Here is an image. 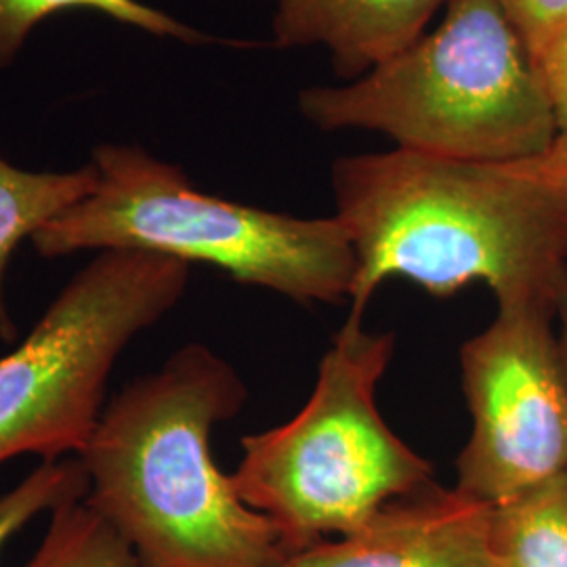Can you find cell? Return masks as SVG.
Masks as SVG:
<instances>
[{
	"instance_id": "obj_1",
	"label": "cell",
	"mask_w": 567,
	"mask_h": 567,
	"mask_svg": "<svg viewBox=\"0 0 567 567\" xmlns=\"http://www.w3.org/2000/svg\"><path fill=\"white\" fill-rule=\"evenodd\" d=\"M334 217L355 255L351 316L404 278L437 299L486 284L498 307L557 309L567 280V145L515 161L393 147L332 166Z\"/></svg>"
},
{
	"instance_id": "obj_2",
	"label": "cell",
	"mask_w": 567,
	"mask_h": 567,
	"mask_svg": "<svg viewBox=\"0 0 567 567\" xmlns=\"http://www.w3.org/2000/svg\"><path fill=\"white\" fill-rule=\"evenodd\" d=\"M240 374L189 343L121 389L79 454L86 503L140 567H280L276 526L248 507L210 452L213 429L246 402Z\"/></svg>"
},
{
	"instance_id": "obj_3",
	"label": "cell",
	"mask_w": 567,
	"mask_h": 567,
	"mask_svg": "<svg viewBox=\"0 0 567 567\" xmlns=\"http://www.w3.org/2000/svg\"><path fill=\"white\" fill-rule=\"evenodd\" d=\"M299 107L322 131L440 158L515 161L557 140L536 61L494 0H447L433 32L360 79L307 89Z\"/></svg>"
},
{
	"instance_id": "obj_4",
	"label": "cell",
	"mask_w": 567,
	"mask_h": 567,
	"mask_svg": "<svg viewBox=\"0 0 567 567\" xmlns=\"http://www.w3.org/2000/svg\"><path fill=\"white\" fill-rule=\"evenodd\" d=\"M95 189L30 243L47 259L133 248L206 264L295 303L349 299L355 255L332 217H295L206 194L179 166L135 145H100Z\"/></svg>"
},
{
	"instance_id": "obj_5",
	"label": "cell",
	"mask_w": 567,
	"mask_h": 567,
	"mask_svg": "<svg viewBox=\"0 0 567 567\" xmlns=\"http://www.w3.org/2000/svg\"><path fill=\"white\" fill-rule=\"evenodd\" d=\"M393 349V334L372 332L349 313L299 414L244 435L234 486L280 532L288 555L349 534L433 484L431 463L379 412L377 386Z\"/></svg>"
},
{
	"instance_id": "obj_6",
	"label": "cell",
	"mask_w": 567,
	"mask_h": 567,
	"mask_svg": "<svg viewBox=\"0 0 567 567\" xmlns=\"http://www.w3.org/2000/svg\"><path fill=\"white\" fill-rule=\"evenodd\" d=\"M192 265L158 252L100 250L0 355V465L23 454L79 456L102 416L122 351L182 301Z\"/></svg>"
},
{
	"instance_id": "obj_7",
	"label": "cell",
	"mask_w": 567,
	"mask_h": 567,
	"mask_svg": "<svg viewBox=\"0 0 567 567\" xmlns=\"http://www.w3.org/2000/svg\"><path fill=\"white\" fill-rule=\"evenodd\" d=\"M471 435L456 461V489L498 507L567 475V358L555 311L498 307L461 347Z\"/></svg>"
},
{
	"instance_id": "obj_8",
	"label": "cell",
	"mask_w": 567,
	"mask_h": 567,
	"mask_svg": "<svg viewBox=\"0 0 567 567\" xmlns=\"http://www.w3.org/2000/svg\"><path fill=\"white\" fill-rule=\"evenodd\" d=\"M280 567H496L492 507L431 484Z\"/></svg>"
},
{
	"instance_id": "obj_9",
	"label": "cell",
	"mask_w": 567,
	"mask_h": 567,
	"mask_svg": "<svg viewBox=\"0 0 567 567\" xmlns=\"http://www.w3.org/2000/svg\"><path fill=\"white\" fill-rule=\"evenodd\" d=\"M447 0H276L274 47H324L337 74L360 79L426 32Z\"/></svg>"
},
{
	"instance_id": "obj_10",
	"label": "cell",
	"mask_w": 567,
	"mask_h": 567,
	"mask_svg": "<svg viewBox=\"0 0 567 567\" xmlns=\"http://www.w3.org/2000/svg\"><path fill=\"white\" fill-rule=\"evenodd\" d=\"M97 183L93 164L74 171H28L0 156V332L13 337V324L4 303V274L16 248L55 219L70 206L86 198Z\"/></svg>"
},
{
	"instance_id": "obj_11",
	"label": "cell",
	"mask_w": 567,
	"mask_h": 567,
	"mask_svg": "<svg viewBox=\"0 0 567 567\" xmlns=\"http://www.w3.org/2000/svg\"><path fill=\"white\" fill-rule=\"evenodd\" d=\"M496 567H567V475L492 507Z\"/></svg>"
},
{
	"instance_id": "obj_12",
	"label": "cell",
	"mask_w": 567,
	"mask_h": 567,
	"mask_svg": "<svg viewBox=\"0 0 567 567\" xmlns=\"http://www.w3.org/2000/svg\"><path fill=\"white\" fill-rule=\"evenodd\" d=\"M68 9L100 11L112 20L140 28L147 34L183 42L208 41V37L140 0H0V68L11 65L41 21Z\"/></svg>"
},
{
	"instance_id": "obj_13",
	"label": "cell",
	"mask_w": 567,
	"mask_h": 567,
	"mask_svg": "<svg viewBox=\"0 0 567 567\" xmlns=\"http://www.w3.org/2000/svg\"><path fill=\"white\" fill-rule=\"evenodd\" d=\"M23 567L140 566L128 543L81 498L51 513L41 545Z\"/></svg>"
},
{
	"instance_id": "obj_14",
	"label": "cell",
	"mask_w": 567,
	"mask_h": 567,
	"mask_svg": "<svg viewBox=\"0 0 567 567\" xmlns=\"http://www.w3.org/2000/svg\"><path fill=\"white\" fill-rule=\"evenodd\" d=\"M89 475L79 456L42 461L25 480L0 496V559L11 538L42 513L86 498Z\"/></svg>"
},
{
	"instance_id": "obj_15",
	"label": "cell",
	"mask_w": 567,
	"mask_h": 567,
	"mask_svg": "<svg viewBox=\"0 0 567 567\" xmlns=\"http://www.w3.org/2000/svg\"><path fill=\"white\" fill-rule=\"evenodd\" d=\"M532 53L534 61L567 25V0H494Z\"/></svg>"
},
{
	"instance_id": "obj_16",
	"label": "cell",
	"mask_w": 567,
	"mask_h": 567,
	"mask_svg": "<svg viewBox=\"0 0 567 567\" xmlns=\"http://www.w3.org/2000/svg\"><path fill=\"white\" fill-rule=\"evenodd\" d=\"M555 116L557 142L567 145V25L536 60Z\"/></svg>"
},
{
	"instance_id": "obj_17",
	"label": "cell",
	"mask_w": 567,
	"mask_h": 567,
	"mask_svg": "<svg viewBox=\"0 0 567 567\" xmlns=\"http://www.w3.org/2000/svg\"><path fill=\"white\" fill-rule=\"evenodd\" d=\"M555 320L559 322V339L564 344V351H566L567 358V280L557 297V309H555Z\"/></svg>"
}]
</instances>
